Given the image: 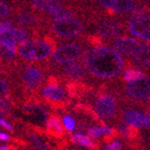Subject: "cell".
I'll return each instance as SVG.
<instances>
[{"label": "cell", "mask_w": 150, "mask_h": 150, "mask_svg": "<svg viewBox=\"0 0 150 150\" xmlns=\"http://www.w3.org/2000/svg\"><path fill=\"white\" fill-rule=\"evenodd\" d=\"M71 140L73 143H76L82 147L87 148L89 150H99L100 144L98 142L93 141L89 136H86L82 132H75L71 136Z\"/></svg>", "instance_id": "ac0fdd59"}, {"label": "cell", "mask_w": 150, "mask_h": 150, "mask_svg": "<svg viewBox=\"0 0 150 150\" xmlns=\"http://www.w3.org/2000/svg\"><path fill=\"white\" fill-rule=\"evenodd\" d=\"M93 108L102 120L116 125L121 120L122 103L110 82L99 83L89 93Z\"/></svg>", "instance_id": "7a4b0ae2"}, {"label": "cell", "mask_w": 150, "mask_h": 150, "mask_svg": "<svg viewBox=\"0 0 150 150\" xmlns=\"http://www.w3.org/2000/svg\"><path fill=\"white\" fill-rule=\"evenodd\" d=\"M121 120L126 122L127 124L134 125L138 128L150 129V119L146 114L141 112L136 108L130 105L122 104L121 108Z\"/></svg>", "instance_id": "8fae6325"}, {"label": "cell", "mask_w": 150, "mask_h": 150, "mask_svg": "<svg viewBox=\"0 0 150 150\" xmlns=\"http://www.w3.org/2000/svg\"><path fill=\"white\" fill-rule=\"evenodd\" d=\"M64 74L68 78L75 81H81L88 79V71L86 70L84 66L79 62H72V63L65 64L63 67Z\"/></svg>", "instance_id": "5bb4252c"}, {"label": "cell", "mask_w": 150, "mask_h": 150, "mask_svg": "<svg viewBox=\"0 0 150 150\" xmlns=\"http://www.w3.org/2000/svg\"><path fill=\"white\" fill-rule=\"evenodd\" d=\"M3 35H6V37L11 38L13 40H15L17 43L18 42H25L28 41L29 39V35L26 30L21 29V28H11L6 33H4Z\"/></svg>", "instance_id": "44dd1931"}, {"label": "cell", "mask_w": 150, "mask_h": 150, "mask_svg": "<svg viewBox=\"0 0 150 150\" xmlns=\"http://www.w3.org/2000/svg\"><path fill=\"white\" fill-rule=\"evenodd\" d=\"M82 64L88 73L100 83L120 79L121 74L128 67L127 59L108 45L90 47L84 52Z\"/></svg>", "instance_id": "6da1fadb"}, {"label": "cell", "mask_w": 150, "mask_h": 150, "mask_svg": "<svg viewBox=\"0 0 150 150\" xmlns=\"http://www.w3.org/2000/svg\"><path fill=\"white\" fill-rule=\"evenodd\" d=\"M140 2L141 0H95L94 4L103 14L128 19Z\"/></svg>", "instance_id": "8992f818"}, {"label": "cell", "mask_w": 150, "mask_h": 150, "mask_svg": "<svg viewBox=\"0 0 150 150\" xmlns=\"http://www.w3.org/2000/svg\"><path fill=\"white\" fill-rule=\"evenodd\" d=\"M144 112H145V114L147 115V117L150 119V108H147V110H145ZM149 130H150V129H149Z\"/></svg>", "instance_id": "d590c367"}, {"label": "cell", "mask_w": 150, "mask_h": 150, "mask_svg": "<svg viewBox=\"0 0 150 150\" xmlns=\"http://www.w3.org/2000/svg\"><path fill=\"white\" fill-rule=\"evenodd\" d=\"M42 95L46 99L53 102H62L66 97L65 91L63 88L57 83V81L50 82L46 88L42 90Z\"/></svg>", "instance_id": "2e32d148"}, {"label": "cell", "mask_w": 150, "mask_h": 150, "mask_svg": "<svg viewBox=\"0 0 150 150\" xmlns=\"http://www.w3.org/2000/svg\"><path fill=\"white\" fill-rule=\"evenodd\" d=\"M23 110L26 112L27 114L33 116L35 119H37L40 122L41 124H45L47 123L48 119H49V114L47 112L46 108H44L41 105H37V104H29L23 108Z\"/></svg>", "instance_id": "e0dca14e"}, {"label": "cell", "mask_w": 150, "mask_h": 150, "mask_svg": "<svg viewBox=\"0 0 150 150\" xmlns=\"http://www.w3.org/2000/svg\"><path fill=\"white\" fill-rule=\"evenodd\" d=\"M0 45L5 48H8V49H17V42L6 35H0Z\"/></svg>", "instance_id": "d4e9b609"}, {"label": "cell", "mask_w": 150, "mask_h": 150, "mask_svg": "<svg viewBox=\"0 0 150 150\" xmlns=\"http://www.w3.org/2000/svg\"><path fill=\"white\" fill-rule=\"evenodd\" d=\"M141 1H142V2H144L146 5H148V6L150 7V0H141Z\"/></svg>", "instance_id": "74e56055"}, {"label": "cell", "mask_w": 150, "mask_h": 150, "mask_svg": "<svg viewBox=\"0 0 150 150\" xmlns=\"http://www.w3.org/2000/svg\"><path fill=\"white\" fill-rule=\"evenodd\" d=\"M18 22L22 26H33L35 23V18L33 14L23 13L18 17Z\"/></svg>", "instance_id": "7402d4cb"}, {"label": "cell", "mask_w": 150, "mask_h": 150, "mask_svg": "<svg viewBox=\"0 0 150 150\" xmlns=\"http://www.w3.org/2000/svg\"><path fill=\"white\" fill-rule=\"evenodd\" d=\"M63 125L64 127H65L66 130H68L69 132H72L73 130H75V128H76V122H75V120L73 119L71 116L69 115H65L63 117Z\"/></svg>", "instance_id": "cb8c5ba5"}, {"label": "cell", "mask_w": 150, "mask_h": 150, "mask_svg": "<svg viewBox=\"0 0 150 150\" xmlns=\"http://www.w3.org/2000/svg\"><path fill=\"white\" fill-rule=\"evenodd\" d=\"M9 13V7L5 4L4 2L0 1V17H5L7 16Z\"/></svg>", "instance_id": "4dcf8cb0"}, {"label": "cell", "mask_w": 150, "mask_h": 150, "mask_svg": "<svg viewBox=\"0 0 150 150\" xmlns=\"http://www.w3.org/2000/svg\"><path fill=\"white\" fill-rule=\"evenodd\" d=\"M51 28L55 35L63 38H75L80 35L86 29V24L78 18L53 20Z\"/></svg>", "instance_id": "ba28073f"}, {"label": "cell", "mask_w": 150, "mask_h": 150, "mask_svg": "<svg viewBox=\"0 0 150 150\" xmlns=\"http://www.w3.org/2000/svg\"><path fill=\"white\" fill-rule=\"evenodd\" d=\"M44 75L41 69L35 66H27L21 73V79L28 89L33 90L42 84Z\"/></svg>", "instance_id": "4fadbf2b"}, {"label": "cell", "mask_w": 150, "mask_h": 150, "mask_svg": "<svg viewBox=\"0 0 150 150\" xmlns=\"http://www.w3.org/2000/svg\"><path fill=\"white\" fill-rule=\"evenodd\" d=\"M64 125L61 123V120L59 119V117L56 116H51L49 117L48 121L46 123L47 130L49 132V134L55 137V138H61L64 136Z\"/></svg>", "instance_id": "d6986e66"}, {"label": "cell", "mask_w": 150, "mask_h": 150, "mask_svg": "<svg viewBox=\"0 0 150 150\" xmlns=\"http://www.w3.org/2000/svg\"><path fill=\"white\" fill-rule=\"evenodd\" d=\"M0 150H9V147L5 145H0Z\"/></svg>", "instance_id": "e575fe53"}, {"label": "cell", "mask_w": 150, "mask_h": 150, "mask_svg": "<svg viewBox=\"0 0 150 150\" xmlns=\"http://www.w3.org/2000/svg\"><path fill=\"white\" fill-rule=\"evenodd\" d=\"M12 28V22H0V35H3Z\"/></svg>", "instance_id": "83f0119b"}, {"label": "cell", "mask_w": 150, "mask_h": 150, "mask_svg": "<svg viewBox=\"0 0 150 150\" xmlns=\"http://www.w3.org/2000/svg\"><path fill=\"white\" fill-rule=\"evenodd\" d=\"M110 83L122 104L143 110L150 108V75H145L136 81L123 82L118 79Z\"/></svg>", "instance_id": "3957f363"}, {"label": "cell", "mask_w": 150, "mask_h": 150, "mask_svg": "<svg viewBox=\"0 0 150 150\" xmlns=\"http://www.w3.org/2000/svg\"><path fill=\"white\" fill-rule=\"evenodd\" d=\"M143 44L144 43H142L138 39L127 37V35H122L108 43V46L114 48L116 51L125 55L128 59L134 56L140 50L141 47L143 46Z\"/></svg>", "instance_id": "30bf717a"}, {"label": "cell", "mask_w": 150, "mask_h": 150, "mask_svg": "<svg viewBox=\"0 0 150 150\" xmlns=\"http://www.w3.org/2000/svg\"><path fill=\"white\" fill-rule=\"evenodd\" d=\"M88 21L94 27V33L106 42L125 35L127 29V19L108 16L101 13L97 7L88 15Z\"/></svg>", "instance_id": "277c9868"}, {"label": "cell", "mask_w": 150, "mask_h": 150, "mask_svg": "<svg viewBox=\"0 0 150 150\" xmlns=\"http://www.w3.org/2000/svg\"><path fill=\"white\" fill-rule=\"evenodd\" d=\"M88 134L91 139H94V140H98L99 138L103 137V128L102 125H94V126L90 127L88 129Z\"/></svg>", "instance_id": "603a6c76"}, {"label": "cell", "mask_w": 150, "mask_h": 150, "mask_svg": "<svg viewBox=\"0 0 150 150\" xmlns=\"http://www.w3.org/2000/svg\"><path fill=\"white\" fill-rule=\"evenodd\" d=\"M127 29L139 40L150 44V7L141 1L127 19Z\"/></svg>", "instance_id": "5b68a950"}, {"label": "cell", "mask_w": 150, "mask_h": 150, "mask_svg": "<svg viewBox=\"0 0 150 150\" xmlns=\"http://www.w3.org/2000/svg\"><path fill=\"white\" fill-rule=\"evenodd\" d=\"M17 50L8 49L5 47L0 45V57H2L4 59H14L16 56Z\"/></svg>", "instance_id": "484cf974"}, {"label": "cell", "mask_w": 150, "mask_h": 150, "mask_svg": "<svg viewBox=\"0 0 150 150\" xmlns=\"http://www.w3.org/2000/svg\"><path fill=\"white\" fill-rule=\"evenodd\" d=\"M84 48L77 43L65 44L57 47L52 53V59L57 64H68L72 62H78L82 59L84 54Z\"/></svg>", "instance_id": "9c48e42d"}, {"label": "cell", "mask_w": 150, "mask_h": 150, "mask_svg": "<svg viewBox=\"0 0 150 150\" xmlns=\"http://www.w3.org/2000/svg\"><path fill=\"white\" fill-rule=\"evenodd\" d=\"M8 92V87L3 80L0 79V94H6Z\"/></svg>", "instance_id": "d6a6232c"}, {"label": "cell", "mask_w": 150, "mask_h": 150, "mask_svg": "<svg viewBox=\"0 0 150 150\" xmlns=\"http://www.w3.org/2000/svg\"><path fill=\"white\" fill-rule=\"evenodd\" d=\"M0 73H1V69H0Z\"/></svg>", "instance_id": "ab89813d"}, {"label": "cell", "mask_w": 150, "mask_h": 150, "mask_svg": "<svg viewBox=\"0 0 150 150\" xmlns=\"http://www.w3.org/2000/svg\"><path fill=\"white\" fill-rule=\"evenodd\" d=\"M123 149V143L119 139H116L110 143L106 144L105 147H104V150H122Z\"/></svg>", "instance_id": "4316f807"}, {"label": "cell", "mask_w": 150, "mask_h": 150, "mask_svg": "<svg viewBox=\"0 0 150 150\" xmlns=\"http://www.w3.org/2000/svg\"><path fill=\"white\" fill-rule=\"evenodd\" d=\"M128 67H134L140 70H143L144 72H147L150 69V44H145L141 47L140 50L131 56L130 59H127Z\"/></svg>", "instance_id": "7c38bea8"}, {"label": "cell", "mask_w": 150, "mask_h": 150, "mask_svg": "<svg viewBox=\"0 0 150 150\" xmlns=\"http://www.w3.org/2000/svg\"><path fill=\"white\" fill-rule=\"evenodd\" d=\"M146 73L143 70H140L138 68H134V67H127L124 70V72L122 73L120 80L123 82H131L136 81V80L141 79L144 77Z\"/></svg>", "instance_id": "ffe728a7"}, {"label": "cell", "mask_w": 150, "mask_h": 150, "mask_svg": "<svg viewBox=\"0 0 150 150\" xmlns=\"http://www.w3.org/2000/svg\"><path fill=\"white\" fill-rule=\"evenodd\" d=\"M11 140V137L8 136L7 134L5 132H2V131H0V141H2V142H8Z\"/></svg>", "instance_id": "836d02e7"}, {"label": "cell", "mask_w": 150, "mask_h": 150, "mask_svg": "<svg viewBox=\"0 0 150 150\" xmlns=\"http://www.w3.org/2000/svg\"><path fill=\"white\" fill-rule=\"evenodd\" d=\"M29 139H30V141L31 142H33V144H35V146H37L38 148H39V149H41V150H47L46 149V146L44 145V144L42 143V142H41L40 140H39V139L37 138V137L35 136H29Z\"/></svg>", "instance_id": "f546056e"}, {"label": "cell", "mask_w": 150, "mask_h": 150, "mask_svg": "<svg viewBox=\"0 0 150 150\" xmlns=\"http://www.w3.org/2000/svg\"><path fill=\"white\" fill-rule=\"evenodd\" d=\"M53 44L44 40H30L21 43L19 46V53L27 61H41L51 54Z\"/></svg>", "instance_id": "52a82bcc"}, {"label": "cell", "mask_w": 150, "mask_h": 150, "mask_svg": "<svg viewBox=\"0 0 150 150\" xmlns=\"http://www.w3.org/2000/svg\"><path fill=\"white\" fill-rule=\"evenodd\" d=\"M145 73H148V75H150V69H149V70L147 71V72H145Z\"/></svg>", "instance_id": "f35d334b"}, {"label": "cell", "mask_w": 150, "mask_h": 150, "mask_svg": "<svg viewBox=\"0 0 150 150\" xmlns=\"http://www.w3.org/2000/svg\"><path fill=\"white\" fill-rule=\"evenodd\" d=\"M146 143H147L150 147V134H147V136H146Z\"/></svg>", "instance_id": "8d00e7d4"}, {"label": "cell", "mask_w": 150, "mask_h": 150, "mask_svg": "<svg viewBox=\"0 0 150 150\" xmlns=\"http://www.w3.org/2000/svg\"><path fill=\"white\" fill-rule=\"evenodd\" d=\"M0 126H2L3 128L7 129V130H9V131H14V126H13L11 123H8L7 121H5V120L1 117H0Z\"/></svg>", "instance_id": "1f68e13d"}, {"label": "cell", "mask_w": 150, "mask_h": 150, "mask_svg": "<svg viewBox=\"0 0 150 150\" xmlns=\"http://www.w3.org/2000/svg\"><path fill=\"white\" fill-rule=\"evenodd\" d=\"M31 4L35 8L48 13L51 17L65 8L59 0H31Z\"/></svg>", "instance_id": "9a60e30c"}, {"label": "cell", "mask_w": 150, "mask_h": 150, "mask_svg": "<svg viewBox=\"0 0 150 150\" xmlns=\"http://www.w3.org/2000/svg\"><path fill=\"white\" fill-rule=\"evenodd\" d=\"M6 112H8V104L2 97H0V116H4Z\"/></svg>", "instance_id": "f1b7e54d"}]
</instances>
